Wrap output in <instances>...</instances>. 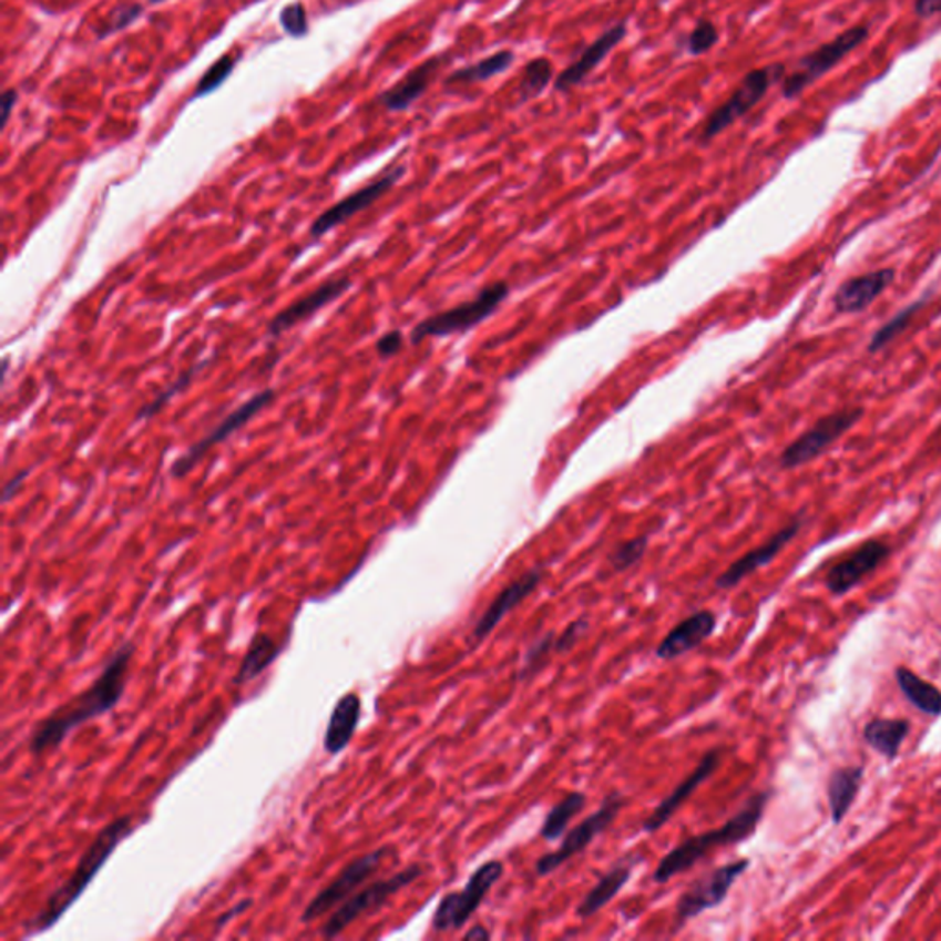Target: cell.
Returning a JSON list of instances; mask_svg holds the SVG:
<instances>
[{"mask_svg": "<svg viewBox=\"0 0 941 941\" xmlns=\"http://www.w3.org/2000/svg\"><path fill=\"white\" fill-rule=\"evenodd\" d=\"M133 655H135V644L133 642L122 644L113 655L109 656L102 672L89 688L75 695L74 699L65 705L55 708L50 716L33 726L30 734L32 756L52 753L63 745L75 728L113 710L124 697Z\"/></svg>", "mask_w": 941, "mask_h": 941, "instance_id": "6da1fadb", "label": "cell"}, {"mask_svg": "<svg viewBox=\"0 0 941 941\" xmlns=\"http://www.w3.org/2000/svg\"><path fill=\"white\" fill-rule=\"evenodd\" d=\"M133 817L124 815L116 817L105 826L100 833L94 837L91 846L86 848L85 853L80 857V861L75 865L74 871L67 877L63 884L55 888L54 892L50 893L43 907L39 909L38 914L22 925L24 937H35L41 932H47L65 916L67 910L71 909L72 904L81 898V893L85 892L92 879L100 873L105 862L111 859L113 851L119 848L120 842L133 831Z\"/></svg>", "mask_w": 941, "mask_h": 941, "instance_id": "7a4b0ae2", "label": "cell"}, {"mask_svg": "<svg viewBox=\"0 0 941 941\" xmlns=\"http://www.w3.org/2000/svg\"><path fill=\"white\" fill-rule=\"evenodd\" d=\"M767 801H769V795L759 792L745 804L741 811L728 818L722 828L708 829L705 833L683 840L681 845L675 846L672 851H667L666 856L662 857L653 873V881L656 884H666L673 877L692 870L712 850L739 845L743 840L750 839L764 818Z\"/></svg>", "mask_w": 941, "mask_h": 941, "instance_id": "3957f363", "label": "cell"}, {"mask_svg": "<svg viewBox=\"0 0 941 941\" xmlns=\"http://www.w3.org/2000/svg\"><path fill=\"white\" fill-rule=\"evenodd\" d=\"M510 295V286L507 282H495L484 287L479 295L471 300L463 301L460 306L451 307L447 311L436 313L412 329V345H418L426 339H440L451 335L466 334L469 329L484 323L493 313L501 307L502 301Z\"/></svg>", "mask_w": 941, "mask_h": 941, "instance_id": "277c9868", "label": "cell"}, {"mask_svg": "<svg viewBox=\"0 0 941 941\" xmlns=\"http://www.w3.org/2000/svg\"><path fill=\"white\" fill-rule=\"evenodd\" d=\"M868 38H870V28L867 24H857L839 33L828 43L820 44L809 54L801 55L795 69L781 80V96L786 100L800 96L801 92H806L812 83H817L828 72L833 71L835 67L842 63L853 50L859 49Z\"/></svg>", "mask_w": 941, "mask_h": 941, "instance_id": "5b68a950", "label": "cell"}, {"mask_svg": "<svg viewBox=\"0 0 941 941\" xmlns=\"http://www.w3.org/2000/svg\"><path fill=\"white\" fill-rule=\"evenodd\" d=\"M421 876H423V867L410 865L409 868H405L393 876L370 882L368 887L361 888L359 892L346 899L345 903L340 904L339 909L329 916L323 929H320V934L328 940L340 937L354 921L361 920L362 916L374 914L377 910H381L396 893L410 887Z\"/></svg>", "mask_w": 941, "mask_h": 941, "instance_id": "8992f818", "label": "cell"}, {"mask_svg": "<svg viewBox=\"0 0 941 941\" xmlns=\"http://www.w3.org/2000/svg\"><path fill=\"white\" fill-rule=\"evenodd\" d=\"M786 74L787 67L784 63H773V65L748 72L736 91L732 92L730 98L708 116L700 131V141L708 142L716 139L723 131L736 124L737 120L750 113L764 100L770 86L784 80Z\"/></svg>", "mask_w": 941, "mask_h": 941, "instance_id": "52a82bcc", "label": "cell"}, {"mask_svg": "<svg viewBox=\"0 0 941 941\" xmlns=\"http://www.w3.org/2000/svg\"><path fill=\"white\" fill-rule=\"evenodd\" d=\"M504 871L507 868L501 861H488L477 868L460 892L447 893L441 898L432 918V929L436 932H449L460 931L468 925L488 892L501 881Z\"/></svg>", "mask_w": 941, "mask_h": 941, "instance_id": "ba28073f", "label": "cell"}, {"mask_svg": "<svg viewBox=\"0 0 941 941\" xmlns=\"http://www.w3.org/2000/svg\"><path fill=\"white\" fill-rule=\"evenodd\" d=\"M392 853L390 846H381L377 850L357 857L354 861L348 862L339 876L335 877L334 881L329 882L328 887H324L317 896L307 903L306 909L301 912V923H313L318 918L328 914L335 907L345 903L346 899L351 898L365 882L370 881L371 877L376 876L382 862Z\"/></svg>", "mask_w": 941, "mask_h": 941, "instance_id": "9c48e42d", "label": "cell"}, {"mask_svg": "<svg viewBox=\"0 0 941 941\" xmlns=\"http://www.w3.org/2000/svg\"><path fill=\"white\" fill-rule=\"evenodd\" d=\"M624 797H620L618 792L608 795L596 812L589 815L585 820L577 824L576 828H572L565 835L558 850L550 851L535 862V873L541 877L550 876L555 870H560L565 862L571 861L572 857L585 851L600 835L605 833L613 826L620 811L624 809Z\"/></svg>", "mask_w": 941, "mask_h": 941, "instance_id": "30bf717a", "label": "cell"}, {"mask_svg": "<svg viewBox=\"0 0 941 941\" xmlns=\"http://www.w3.org/2000/svg\"><path fill=\"white\" fill-rule=\"evenodd\" d=\"M748 867H750L748 859H739V861L723 865V867L716 868L710 873H706L705 877L697 879L678 898L677 907H675L678 923L683 925V923L694 920L706 910L719 907L734 887V882L747 871Z\"/></svg>", "mask_w": 941, "mask_h": 941, "instance_id": "8fae6325", "label": "cell"}, {"mask_svg": "<svg viewBox=\"0 0 941 941\" xmlns=\"http://www.w3.org/2000/svg\"><path fill=\"white\" fill-rule=\"evenodd\" d=\"M861 409L840 410V412L826 416L781 452V468L795 469L812 462L828 447L833 446L835 441L850 431L851 427L861 420Z\"/></svg>", "mask_w": 941, "mask_h": 941, "instance_id": "7c38bea8", "label": "cell"}, {"mask_svg": "<svg viewBox=\"0 0 941 941\" xmlns=\"http://www.w3.org/2000/svg\"><path fill=\"white\" fill-rule=\"evenodd\" d=\"M273 399H275V390L273 388H265V390H262V392L256 393L248 401H245L242 407L232 410L231 415L225 416L221 420L219 426L214 427L203 440L194 443V446L190 447L188 451L184 452L183 457L177 458L173 462L172 469H170L172 479H183L184 474H188L200 463L201 458L211 451L212 447L217 446L221 441H225L234 432L247 426L248 421L253 420L254 416L259 415Z\"/></svg>", "mask_w": 941, "mask_h": 941, "instance_id": "4fadbf2b", "label": "cell"}, {"mask_svg": "<svg viewBox=\"0 0 941 941\" xmlns=\"http://www.w3.org/2000/svg\"><path fill=\"white\" fill-rule=\"evenodd\" d=\"M405 173H407V166H403V164L401 166L390 167L385 175H381L374 183L366 184L365 188L357 190V192L348 195L345 200L335 203L334 206H329L328 211L323 212L317 219L313 221L311 228H309V236L313 239L326 236L329 231H334L337 226L342 225V223H346V221L356 216L359 212L370 208L376 201L381 200L382 195L388 194L405 177Z\"/></svg>", "mask_w": 941, "mask_h": 941, "instance_id": "5bb4252c", "label": "cell"}, {"mask_svg": "<svg viewBox=\"0 0 941 941\" xmlns=\"http://www.w3.org/2000/svg\"><path fill=\"white\" fill-rule=\"evenodd\" d=\"M888 555H890V546L879 539H871V541L862 543L853 554L831 566V571L826 576L828 591L835 596H842L846 592H850L868 574L877 571Z\"/></svg>", "mask_w": 941, "mask_h": 941, "instance_id": "9a60e30c", "label": "cell"}, {"mask_svg": "<svg viewBox=\"0 0 941 941\" xmlns=\"http://www.w3.org/2000/svg\"><path fill=\"white\" fill-rule=\"evenodd\" d=\"M723 753L719 748H712L710 753H706L703 758H700L699 764L695 767L692 773H689L686 778H684L681 784H678L675 789H673L669 795H667L664 800L658 804V806L653 809L652 815L644 820V826L642 829L646 831V833H655L658 829L664 828L666 826L667 820L675 815V812L681 809L684 801L688 800L692 795H694L697 789H699L703 784H705L708 778H710L717 769H719V765H722Z\"/></svg>", "mask_w": 941, "mask_h": 941, "instance_id": "2e32d148", "label": "cell"}, {"mask_svg": "<svg viewBox=\"0 0 941 941\" xmlns=\"http://www.w3.org/2000/svg\"><path fill=\"white\" fill-rule=\"evenodd\" d=\"M350 287L351 280L348 276L329 278V280L320 284L317 289H313L309 295L301 296L298 300L293 301L290 306H287L284 311L278 313L270 320L269 326H267V335L269 337H280L282 334H286L290 328H295L296 324L304 323L306 318L313 317L323 307L340 298Z\"/></svg>", "mask_w": 941, "mask_h": 941, "instance_id": "e0dca14e", "label": "cell"}, {"mask_svg": "<svg viewBox=\"0 0 941 941\" xmlns=\"http://www.w3.org/2000/svg\"><path fill=\"white\" fill-rule=\"evenodd\" d=\"M544 572L541 569H532L526 574L511 581L510 585L504 586L495 600L490 603V607L485 608L484 614L480 616L479 622L474 624L473 636L474 642H482L501 625L502 620L507 618L513 608L519 607L524 600L532 596L533 592L538 591V586L543 581Z\"/></svg>", "mask_w": 941, "mask_h": 941, "instance_id": "ac0fdd59", "label": "cell"}, {"mask_svg": "<svg viewBox=\"0 0 941 941\" xmlns=\"http://www.w3.org/2000/svg\"><path fill=\"white\" fill-rule=\"evenodd\" d=\"M801 519H795L787 526L781 528L780 532H776L769 541H765L758 549L750 550L748 554L741 555L739 560L734 561L722 576L717 577L716 586L719 591H730L734 586L739 585L745 577L750 576L754 572L769 565L770 561L775 560L776 555L780 554L781 550L786 549L787 544L791 543L792 539L797 538L800 532Z\"/></svg>", "mask_w": 941, "mask_h": 941, "instance_id": "d6986e66", "label": "cell"}, {"mask_svg": "<svg viewBox=\"0 0 941 941\" xmlns=\"http://www.w3.org/2000/svg\"><path fill=\"white\" fill-rule=\"evenodd\" d=\"M717 616L708 608L697 611L688 618H684L681 624L675 625L661 644L656 646V658L661 661H675L678 656L694 652L703 642L708 641L714 631H716Z\"/></svg>", "mask_w": 941, "mask_h": 941, "instance_id": "ffe728a7", "label": "cell"}, {"mask_svg": "<svg viewBox=\"0 0 941 941\" xmlns=\"http://www.w3.org/2000/svg\"><path fill=\"white\" fill-rule=\"evenodd\" d=\"M627 35V22H618L614 27L608 28L605 32L592 41L580 58L572 65L566 67L565 71H561L555 78V91H571L572 86L580 85L581 81H585L591 72L602 65L603 60L618 47L620 41Z\"/></svg>", "mask_w": 941, "mask_h": 941, "instance_id": "44dd1931", "label": "cell"}, {"mask_svg": "<svg viewBox=\"0 0 941 941\" xmlns=\"http://www.w3.org/2000/svg\"><path fill=\"white\" fill-rule=\"evenodd\" d=\"M893 280H896L893 269H879L870 275L850 278L835 293V309L842 315L862 311L892 286Z\"/></svg>", "mask_w": 941, "mask_h": 941, "instance_id": "7402d4cb", "label": "cell"}, {"mask_svg": "<svg viewBox=\"0 0 941 941\" xmlns=\"http://www.w3.org/2000/svg\"><path fill=\"white\" fill-rule=\"evenodd\" d=\"M361 714V697L356 692H348L337 700V705L329 716L326 732H324V750L329 756H337L350 745L351 739L356 736L357 728H359Z\"/></svg>", "mask_w": 941, "mask_h": 941, "instance_id": "603a6c76", "label": "cell"}, {"mask_svg": "<svg viewBox=\"0 0 941 941\" xmlns=\"http://www.w3.org/2000/svg\"><path fill=\"white\" fill-rule=\"evenodd\" d=\"M441 65H443L441 58H431L426 63H421L420 67H416L415 71H410L409 74L405 75L403 80L398 81L396 85L382 92L381 96H379V103H381L382 108L388 109V111H392V113L407 111L416 100H420L426 94L427 89L431 85V81L434 80L436 72L440 71Z\"/></svg>", "mask_w": 941, "mask_h": 941, "instance_id": "cb8c5ba5", "label": "cell"}, {"mask_svg": "<svg viewBox=\"0 0 941 941\" xmlns=\"http://www.w3.org/2000/svg\"><path fill=\"white\" fill-rule=\"evenodd\" d=\"M282 652H284V647L276 638L267 635V633H256L250 641L247 653L243 656L239 669L234 675V684L243 686V684L258 678L262 673L267 672L273 666V662L280 656Z\"/></svg>", "mask_w": 941, "mask_h": 941, "instance_id": "d4e9b609", "label": "cell"}, {"mask_svg": "<svg viewBox=\"0 0 941 941\" xmlns=\"http://www.w3.org/2000/svg\"><path fill=\"white\" fill-rule=\"evenodd\" d=\"M862 775H865L862 767L851 765V767H840L829 776L828 801L835 824L842 822L846 815L850 812L851 804L856 801L857 792L861 789Z\"/></svg>", "mask_w": 941, "mask_h": 941, "instance_id": "484cf974", "label": "cell"}, {"mask_svg": "<svg viewBox=\"0 0 941 941\" xmlns=\"http://www.w3.org/2000/svg\"><path fill=\"white\" fill-rule=\"evenodd\" d=\"M631 873H633V867H631L630 862H622L618 867H614L613 870H608L597 881V884L591 888V892L586 893L583 901L577 904L576 914L583 918V920L597 914L603 907H607L624 890L625 884L630 882Z\"/></svg>", "mask_w": 941, "mask_h": 941, "instance_id": "4316f807", "label": "cell"}, {"mask_svg": "<svg viewBox=\"0 0 941 941\" xmlns=\"http://www.w3.org/2000/svg\"><path fill=\"white\" fill-rule=\"evenodd\" d=\"M896 678L910 705L927 716H941V692L934 684L927 683L918 673L903 666L896 669Z\"/></svg>", "mask_w": 941, "mask_h": 941, "instance_id": "83f0119b", "label": "cell"}, {"mask_svg": "<svg viewBox=\"0 0 941 941\" xmlns=\"http://www.w3.org/2000/svg\"><path fill=\"white\" fill-rule=\"evenodd\" d=\"M910 723L907 719H873L865 726V739L876 753L893 759L909 736Z\"/></svg>", "mask_w": 941, "mask_h": 941, "instance_id": "f1b7e54d", "label": "cell"}, {"mask_svg": "<svg viewBox=\"0 0 941 941\" xmlns=\"http://www.w3.org/2000/svg\"><path fill=\"white\" fill-rule=\"evenodd\" d=\"M585 792L574 791L571 792V795H566L563 800L558 801V804L550 809L549 815L544 818V822L543 826H541L539 835H541L544 840H550V842L561 839V837L566 833V829L571 826L572 820H574V818H576L577 815L585 809Z\"/></svg>", "mask_w": 941, "mask_h": 941, "instance_id": "f546056e", "label": "cell"}, {"mask_svg": "<svg viewBox=\"0 0 941 941\" xmlns=\"http://www.w3.org/2000/svg\"><path fill=\"white\" fill-rule=\"evenodd\" d=\"M513 61H515V54L511 50H501V52L488 55V58L479 61V63H473V65L463 67V69L452 72L447 78V83H451L452 85V83H480V81H488L491 78H495V75L502 74V72H507L513 65Z\"/></svg>", "mask_w": 941, "mask_h": 941, "instance_id": "4dcf8cb0", "label": "cell"}, {"mask_svg": "<svg viewBox=\"0 0 941 941\" xmlns=\"http://www.w3.org/2000/svg\"><path fill=\"white\" fill-rule=\"evenodd\" d=\"M552 74H554V67L546 58L530 61L522 72L521 85H519V103H526L533 98L541 96L544 89L550 85Z\"/></svg>", "mask_w": 941, "mask_h": 941, "instance_id": "1f68e13d", "label": "cell"}, {"mask_svg": "<svg viewBox=\"0 0 941 941\" xmlns=\"http://www.w3.org/2000/svg\"><path fill=\"white\" fill-rule=\"evenodd\" d=\"M555 638H558L555 633H546L528 647L526 653L522 656L521 673H519L522 681L535 677L549 664L550 656L555 653Z\"/></svg>", "mask_w": 941, "mask_h": 941, "instance_id": "d6a6232c", "label": "cell"}, {"mask_svg": "<svg viewBox=\"0 0 941 941\" xmlns=\"http://www.w3.org/2000/svg\"><path fill=\"white\" fill-rule=\"evenodd\" d=\"M925 301L920 300L912 304V306L904 307L903 311H899L896 317L890 318L884 326H882L879 331H877L870 340V351H879L882 348H887L888 342H892L896 337H898L901 331H903L907 326H909L910 320L914 318L916 313L920 311L921 307H923Z\"/></svg>", "mask_w": 941, "mask_h": 941, "instance_id": "836d02e7", "label": "cell"}, {"mask_svg": "<svg viewBox=\"0 0 941 941\" xmlns=\"http://www.w3.org/2000/svg\"><path fill=\"white\" fill-rule=\"evenodd\" d=\"M237 58L234 55H225V58H221L217 60L214 65L208 69V71L203 74L200 83L195 85L194 94H192V100H197V98L208 96L212 92L217 91L223 83H225L228 78H231L232 71L236 69Z\"/></svg>", "mask_w": 941, "mask_h": 941, "instance_id": "e575fe53", "label": "cell"}, {"mask_svg": "<svg viewBox=\"0 0 941 941\" xmlns=\"http://www.w3.org/2000/svg\"><path fill=\"white\" fill-rule=\"evenodd\" d=\"M647 544H650V539L646 535H641V538L631 539V541L620 544L618 549L608 555V563L613 566V571L625 572L638 565L642 558L646 555Z\"/></svg>", "mask_w": 941, "mask_h": 941, "instance_id": "d590c367", "label": "cell"}, {"mask_svg": "<svg viewBox=\"0 0 941 941\" xmlns=\"http://www.w3.org/2000/svg\"><path fill=\"white\" fill-rule=\"evenodd\" d=\"M206 362L208 361H201L200 365L192 366L186 374L178 377L177 381L172 382L170 387L164 388V390H162V392L158 393V396H156L150 405H145L144 409L139 412L136 418H139V420H150V418H153V416H155L156 412H158V410H161L162 407L170 401V399L175 398L178 392H183L184 388L188 387L192 379H194L195 374H197L201 368H205Z\"/></svg>", "mask_w": 941, "mask_h": 941, "instance_id": "8d00e7d4", "label": "cell"}, {"mask_svg": "<svg viewBox=\"0 0 941 941\" xmlns=\"http://www.w3.org/2000/svg\"><path fill=\"white\" fill-rule=\"evenodd\" d=\"M719 43V30L708 19L697 22L694 32L689 33L688 52L692 55H705Z\"/></svg>", "mask_w": 941, "mask_h": 941, "instance_id": "74e56055", "label": "cell"}, {"mask_svg": "<svg viewBox=\"0 0 941 941\" xmlns=\"http://www.w3.org/2000/svg\"><path fill=\"white\" fill-rule=\"evenodd\" d=\"M280 24L286 33L293 38H304L309 32V21H307L306 8L301 2H295L282 10Z\"/></svg>", "mask_w": 941, "mask_h": 941, "instance_id": "f35d334b", "label": "cell"}, {"mask_svg": "<svg viewBox=\"0 0 941 941\" xmlns=\"http://www.w3.org/2000/svg\"><path fill=\"white\" fill-rule=\"evenodd\" d=\"M142 11H144V6L136 4H122L119 10L114 11L111 19H109L108 24L102 28V32L98 38L105 39L111 35V33L120 32V30H124V28L130 27L133 22L142 16Z\"/></svg>", "mask_w": 941, "mask_h": 941, "instance_id": "ab89813d", "label": "cell"}, {"mask_svg": "<svg viewBox=\"0 0 941 941\" xmlns=\"http://www.w3.org/2000/svg\"><path fill=\"white\" fill-rule=\"evenodd\" d=\"M589 625L591 624L586 618H577L566 625V630L555 638V653L561 655V653L571 652L572 647L580 642L581 636L585 635Z\"/></svg>", "mask_w": 941, "mask_h": 941, "instance_id": "60d3db41", "label": "cell"}, {"mask_svg": "<svg viewBox=\"0 0 941 941\" xmlns=\"http://www.w3.org/2000/svg\"><path fill=\"white\" fill-rule=\"evenodd\" d=\"M405 337L399 329H392L388 334L382 335L381 339L376 342V350L381 359H388L401 351L403 348Z\"/></svg>", "mask_w": 941, "mask_h": 941, "instance_id": "b9f144b4", "label": "cell"}, {"mask_svg": "<svg viewBox=\"0 0 941 941\" xmlns=\"http://www.w3.org/2000/svg\"><path fill=\"white\" fill-rule=\"evenodd\" d=\"M17 100H19V92L16 89H8L0 98V108H2V114H0V119H2V127H6L8 124V120H10L11 111L16 108Z\"/></svg>", "mask_w": 941, "mask_h": 941, "instance_id": "7bdbcfd3", "label": "cell"}, {"mask_svg": "<svg viewBox=\"0 0 941 941\" xmlns=\"http://www.w3.org/2000/svg\"><path fill=\"white\" fill-rule=\"evenodd\" d=\"M914 13L920 19L938 16L941 13V0H916Z\"/></svg>", "mask_w": 941, "mask_h": 941, "instance_id": "ee69618b", "label": "cell"}, {"mask_svg": "<svg viewBox=\"0 0 941 941\" xmlns=\"http://www.w3.org/2000/svg\"><path fill=\"white\" fill-rule=\"evenodd\" d=\"M250 904H253V901H250V899H243V901H239L236 907H232L231 910H226V914L219 916V918H217V929H219V927L226 925V923H228V921H231L234 916L242 914L243 910H247Z\"/></svg>", "mask_w": 941, "mask_h": 941, "instance_id": "f6af8a7d", "label": "cell"}, {"mask_svg": "<svg viewBox=\"0 0 941 941\" xmlns=\"http://www.w3.org/2000/svg\"><path fill=\"white\" fill-rule=\"evenodd\" d=\"M466 940H490L491 932L485 929V927L477 925L471 929V931L466 932L463 934Z\"/></svg>", "mask_w": 941, "mask_h": 941, "instance_id": "bcb514c9", "label": "cell"}, {"mask_svg": "<svg viewBox=\"0 0 941 941\" xmlns=\"http://www.w3.org/2000/svg\"><path fill=\"white\" fill-rule=\"evenodd\" d=\"M27 473L19 474L16 479L11 480L10 484L6 485L4 490V501H10L11 495H13V490H17L19 485H21L22 480H24Z\"/></svg>", "mask_w": 941, "mask_h": 941, "instance_id": "7dc6e473", "label": "cell"}, {"mask_svg": "<svg viewBox=\"0 0 941 941\" xmlns=\"http://www.w3.org/2000/svg\"><path fill=\"white\" fill-rule=\"evenodd\" d=\"M151 4H158V2H164V0H150Z\"/></svg>", "mask_w": 941, "mask_h": 941, "instance_id": "c3c4849f", "label": "cell"}]
</instances>
